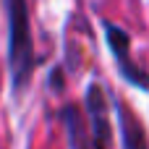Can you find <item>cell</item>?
<instances>
[{
	"label": "cell",
	"mask_w": 149,
	"mask_h": 149,
	"mask_svg": "<svg viewBox=\"0 0 149 149\" xmlns=\"http://www.w3.org/2000/svg\"><path fill=\"white\" fill-rule=\"evenodd\" d=\"M8 10V71L10 89L21 94L34 71V42L29 24V3L26 0H5Z\"/></svg>",
	"instance_id": "6da1fadb"
},
{
	"label": "cell",
	"mask_w": 149,
	"mask_h": 149,
	"mask_svg": "<svg viewBox=\"0 0 149 149\" xmlns=\"http://www.w3.org/2000/svg\"><path fill=\"white\" fill-rule=\"evenodd\" d=\"M86 115H89L92 149H110L113 126H110V113H107V97H105V89L97 81H92L86 86Z\"/></svg>",
	"instance_id": "7a4b0ae2"
},
{
	"label": "cell",
	"mask_w": 149,
	"mask_h": 149,
	"mask_svg": "<svg viewBox=\"0 0 149 149\" xmlns=\"http://www.w3.org/2000/svg\"><path fill=\"white\" fill-rule=\"evenodd\" d=\"M105 34H107V45H110V50L115 55V63H118L120 76L131 86H139V89L149 92V73L141 71L131 60V39H128V34L120 26H115V24H105Z\"/></svg>",
	"instance_id": "3957f363"
},
{
	"label": "cell",
	"mask_w": 149,
	"mask_h": 149,
	"mask_svg": "<svg viewBox=\"0 0 149 149\" xmlns=\"http://www.w3.org/2000/svg\"><path fill=\"white\" fill-rule=\"evenodd\" d=\"M115 110H118V128H120V139H123V149H149L147 147V134L139 123V118L115 100Z\"/></svg>",
	"instance_id": "277c9868"
},
{
	"label": "cell",
	"mask_w": 149,
	"mask_h": 149,
	"mask_svg": "<svg viewBox=\"0 0 149 149\" xmlns=\"http://www.w3.org/2000/svg\"><path fill=\"white\" fill-rule=\"evenodd\" d=\"M63 120H65V128H68V136H71V147L73 149H84L81 118H79L76 107H65V110H63Z\"/></svg>",
	"instance_id": "5b68a950"
}]
</instances>
